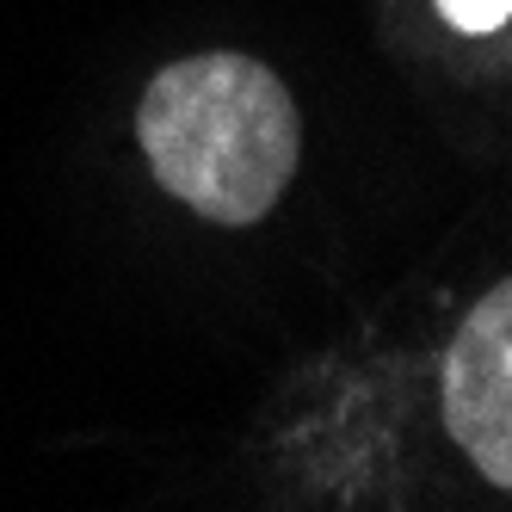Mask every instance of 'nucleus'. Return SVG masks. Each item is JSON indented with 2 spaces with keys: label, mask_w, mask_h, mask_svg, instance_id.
Wrapping results in <instances>:
<instances>
[{
  "label": "nucleus",
  "mask_w": 512,
  "mask_h": 512,
  "mask_svg": "<svg viewBox=\"0 0 512 512\" xmlns=\"http://www.w3.org/2000/svg\"><path fill=\"white\" fill-rule=\"evenodd\" d=\"M136 142L167 198L204 223L247 229L272 216L303 161V118L260 56L210 50L167 62L142 87Z\"/></svg>",
  "instance_id": "obj_1"
},
{
  "label": "nucleus",
  "mask_w": 512,
  "mask_h": 512,
  "mask_svg": "<svg viewBox=\"0 0 512 512\" xmlns=\"http://www.w3.org/2000/svg\"><path fill=\"white\" fill-rule=\"evenodd\" d=\"M438 395L451 445L494 488H512V278L469 303L438 371Z\"/></svg>",
  "instance_id": "obj_2"
},
{
  "label": "nucleus",
  "mask_w": 512,
  "mask_h": 512,
  "mask_svg": "<svg viewBox=\"0 0 512 512\" xmlns=\"http://www.w3.org/2000/svg\"><path fill=\"white\" fill-rule=\"evenodd\" d=\"M438 13L463 38H488V31L512 25V0H438Z\"/></svg>",
  "instance_id": "obj_3"
}]
</instances>
